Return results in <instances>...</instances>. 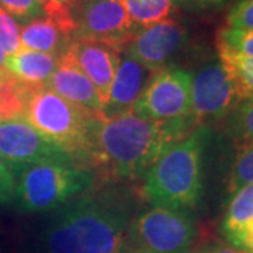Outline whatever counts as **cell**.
Listing matches in <instances>:
<instances>
[{"label": "cell", "instance_id": "ba28073f", "mask_svg": "<svg viewBox=\"0 0 253 253\" xmlns=\"http://www.w3.org/2000/svg\"><path fill=\"white\" fill-rule=\"evenodd\" d=\"M76 31L73 40L109 45L124 52L136 28L118 0H79L75 7Z\"/></svg>", "mask_w": 253, "mask_h": 253}, {"label": "cell", "instance_id": "83f0119b", "mask_svg": "<svg viewBox=\"0 0 253 253\" xmlns=\"http://www.w3.org/2000/svg\"><path fill=\"white\" fill-rule=\"evenodd\" d=\"M14 183H16L14 174L10 170L9 166L3 162V159L0 158V194L7 201L13 200Z\"/></svg>", "mask_w": 253, "mask_h": 253}, {"label": "cell", "instance_id": "e0dca14e", "mask_svg": "<svg viewBox=\"0 0 253 253\" xmlns=\"http://www.w3.org/2000/svg\"><path fill=\"white\" fill-rule=\"evenodd\" d=\"M20 40L23 48L45 54L61 55L71 44V38L51 18L41 16L20 27Z\"/></svg>", "mask_w": 253, "mask_h": 253}, {"label": "cell", "instance_id": "8992f818", "mask_svg": "<svg viewBox=\"0 0 253 253\" xmlns=\"http://www.w3.org/2000/svg\"><path fill=\"white\" fill-rule=\"evenodd\" d=\"M197 238L190 211L154 207L131 219L124 245L138 253H191Z\"/></svg>", "mask_w": 253, "mask_h": 253}, {"label": "cell", "instance_id": "1f68e13d", "mask_svg": "<svg viewBox=\"0 0 253 253\" xmlns=\"http://www.w3.org/2000/svg\"><path fill=\"white\" fill-rule=\"evenodd\" d=\"M44 1H46V0H40V3L42 4ZM58 1H63V3H69V4H78V1L79 0H58Z\"/></svg>", "mask_w": 253, "mask_h": 253}, {"label": "cell", "instance_id": "9c48e42d", "mask_svg": "<svg viewBox=\"0 0 253 253\" xmlns=\"http://www.w3.org/2000/svg\"><path fill=\"white\" fill-rule=\"evenodd\" d=\"M191 116L197 126L224 121L241 101L222 62L210 61L191 76Z\"/></svg>", "mask_w": 253, "mask_h": 253}, {"label": "cell", "instance_id": "8fae6325", "mask_svg": "<svg viewBox=\"0 0 253 253\" xmlns=\"http://www.w3.org/2000/svg\"><path fill=\"white\" fill-rule=\"evenodd\" d=\"M190 42L189 28L176 18H166L138 30L126 51L151 72L172 65Z\"/></svg>", "mask_w": 253, "mask_h": 253}, {"label": "cell", "instance_id": "f546056e", "mask_svg": "<svg viewBox=\"0 0 253 253\" xmlns=\"http://www.w3.org/2000/svg\"><path fill=\"white\" fill-rule=\"evenodd\" d=\"M0 72H6V55L0 49Z\"/></svg>", "mask_w": 253, "mask_h": 253}, {"label": "cell", "instance_id": "f1b7e54d", "mask_svg": "<svg viewBox=\"0 0 253 253\" xmlns=\"http://www.w3.org/2000/svg\"><path fill=\"white\" fill-rule=\"evenodd\" d=\"M191 253H249L242 249H238L235 246L224 242H210V244L200 246L199 249H194Z\"/></svg>", "mask_w": 253, "mask_h": 253}, {"label": "cell", "instance_id": "52a82bcc", "mask_svg": "<svg viewBox=\"0 0 253 253\" xmlns=\"http://www.w3.org/2000/svg\"><path fill=\"white\" fill-rule=\"evenodd\" d=\"M191 73L176 65L156 71L136 100L132 113L154 123H172L191 116Z\"/></svg>", "mask_w": 253, "mask_h": 253}, {"label": "cell", "instance_id": "7a4b0ae2", "mask_svg": "<svg viewBox=\"0 0 253 253\" xmlns=\"http://www.w3.org/2000/svg\"><path fill=\"white\" fill-rule=\"evenodd\" d=\"M129 204L117 191L84 193L56 208L40 235L44 253H120Z\"/></svg>", "mask_w": 253, "mask_h": 253}, {"label": "cell", "instance_id": "44dd1931", "mask_svg": "<svg viewBox=\"0 0 253 253\" xmlns=\"http://www.w3.org/2000/svg\"><path fill=\"white\" fill-rule=\"evenodd\" d=\"M235 83L239 100L253 99V58L234 54H218Z\"/></svg>", "mask_w": 253, "mask_h": 253}, {"label": "cell", "instance_id": "4316f807", "mask_svg": "<svg viewBox=\"0 0 253 253\" xmlns=\"http://www.w3.org/2000/svg\"><path fill=\"white\" fill-rule=\"evenodd\" d=\"M226 1L228 0H174V4L193 14H204L222 9Z\"/></svg>", "mask_w": 253, "mask_h": 253}, {"label": "cell", "instance_id": "6da1fadb", "mask_svg": "<svg viewBox=\"0 0 253 253\" xmlns=\"http://www.w3.org/2000/svg\"><path fill=\"white\" fill-rule=\"evenodd\" d=\"M197 128L193 116L172 123H154L131 111L93 118L89 131V166L110 179L144 177L170 146Z\"/></svg>", "mask_w": 253, "mask_h": 253}, {"label": "cell", "instance_id": "5bb4252c", "mask_svg": "<svg viewBox=\"0 0 253 253\" xmlns=\"http://www.w3.org/2000/svg\"><path fill=\"white\" fill-rule=\"evenodd\" d=\"M45 86L75 106L93 114H101L103 103L96 87L65 54L59 56L56 69Z\"/></svg>", "mask_w": 253, "mask_h": 253}, {"label": "cell", "instance_id": "5b68a950", "mask_svg": "<svg viewBox=\"0 0 253 253\" xmlns=\"http://www.w3.org/2000/svg\"><path fill=\"white\" fill-rule=\"evenodd\" d=\"M94 179L91 169L75 163H34L16 174L13 200L23 212L56 210L90 189Z\"/></svg>", "mask_w": 253, "mask_h": 253}, {"label": "cell", "instance_id": "9a60e30c", "mask_svg": "<svg viewBox=\"0 0 253 253\" xmlns=\"http://www.w3.org/2000/svg\"><path fill=\"white\" fill-rule=\"evenodd\" d=\"M221 234L229 245L253 253V183L231 196Z\"/></svg>", "mask_w": 253, "mask_h": 253}, {"label": "cell", "instance_id": "484cf974", "mask_svg": "<svg viewBox=\"0 0 253 253\" xmlns=\"http://www.w3.org/2000/svg\"><path fill=\"white\" fill-rule=\"evenodd\" d=\"M226 27L253 30V0H238L228 10Z\"/></svg>", "mask_w": 253, "mask_h": 253}, {"label": "cell", "instance_id": "d4e9b609", "mask_svg": "<svg viewBox=\"0 0 253 253\" xmlns=\"http://www.w3.org/2000/svg\"><path fill=\"white\" fill-rule=\"evenodd\" d=\"M0 7L23 24L42 16L40 0H0Z\"/></svg>", "mask_w": 253, "mask_h": 253}, {"label": "cell", "instance_id": "4fadbf2b", "mask_svg": "<svg viewBox=\"0 0 253 253\" xmlns=\"http://www.w3.org/2000/svg\"><path fill=\"white\" fill-rule=\"evenodd\" d=\"M152 75L154 72L148 71L126 51L121 52L117 72L114 75L107 100L103 104L101 116L109 118L131 111Z\"/></svg>", "mask_w": 253, "mask_h": 253}, {"label": "cell", "instance_id": "603a6c76", "mask_svg": "<svg viewBox=\"0 0 253 253\" xmlns=\"http://www.w3.org/2000/svg\"><path fill=\"white\" fill-rule=\"evenodd\" d=\"M253 183V145L241 149L235 163L232 166L229 181H228V194L234 196L239 189Z\"/></svg>", "mask_w": 253, "mask_h": 253}, {"label": "cell", "instance_id": "4dcf8cb0", "mask_svg": "<svg viewBox=\"0 0 253 253\" xmlns=\"http://www.w3.org/2000/svg\"><path fill=\"white\" fill-rule=\"evenodd\" d=\"M120 253H138V252H135V251H132L131 248H128V246H126V245H123V248H121V251H120Z\"/></svg>", "mask_w": 253, "mask_h": 253}, {"label": "cell", "instance_id": "2e32d148", "mask_svg": "<svg viewBox=\"0 0 253 253\" xmlns=\"http://www.w3.org/2000/svg\"><path fill=\"white\" fill-rule=\"evenodd\" d=\"M58 61L59 55L31 51L21 46L16 54L6 56V71L21 86L34 90L45 86L56 69Z\"/></svg>", "mask_w": 253, "mask_h": 253}, {"label": "cell", "instance_id": "ac0fdd59", "mask_svg": "<svg viewBox=\"0 0 253 253\" xmlns=\"http://www.w3.org/2000/svg\"><path fill=\"white\" fill-rule=\"evenodd\" d=\"M136 28H145L170 18L176 9L174 0H118Z\"/></svg>", "mask_w": 253, "mask_h": 253}, {"label": "cell", "instance_id": "30bf717a", "mask_svg": "<svg viewBox=\"0 0 253 253\" xmlns=\"http://www.w3.org/2000/svg\"><path fill=\"white\" fill-rule=\"evenodd\" d=\"M0 158L14 177L20 170L34 163H75L59 145L41 134L24 118L0 123Z\"/></svg>", "mask_w": 253, "mask_h": 253}, {"label": "cell", "instance_id": "ffe728a7", "mask_svg": "<svg viewBox=\"0 0 253 253\" xmlns=\"http://www.w3.org/2000/svg\"><path fill=\"white\" fill-rule=\"evenodd\" d=\"M228 135L238 151L253 145V99L241 100L224 120Z\"/></svg>", "mask_w": 253, "mask_h": 253}, {"label": "cell", "instance_id": "cb8c5ba5", "mask_svg": "<svg viewBox=\"0 0 253 253\" xmlns=\"http://www.w3.org/2000/svg\"><path fill=\"white\" fill-rule=\"evenodd\" d=\"M0 49L6 56L16 54L21 49L20 26L17 20L0 7Z\"/></svg>", "mask_w": 253, "mask_h": 253}, {"label": "cell", "instance_id": "3957f363", "mask_svg": "<svg viewBox=\"0 0 253 253\" xmlns=\"http://www.w3.org/2000/svg\"><path fill=\"white\" fill-rule=\"evenodd\" d=\"M210 129L197 126L170 146L144 176L145 197L155 207L190 211L203 196V155Z\"/></svg>", "mask_w": 253, "mask_h": 253}, {"label": "cell", "instance_id": "d6a6232c", "mask_svg": "<svg viewBox=\"0 0 253 253\" xmlns=\"http://www.w3.org/2000/svg\"><path fill=\"white\" fill-rule=\"evenodd\" d=\"M3 203H9V201H7V200L4 199V197H3V196L0 194V204H3Z\"/></svg>", "mask_w": 253, "mask_h": 253}, {"label": "cell", "instance_id": "277c9868", "mask_svg": "<svg viewBox=\"0 0 253 253\" xmlns=\"http://www.w3.org/2000/svg\"><path fill=\"white\" fill-rule=\"evenodd\" d=\"M93 114L69 103L49 87L30 90L24 120L46 138L59 145L73 162L89 166V131Z\"/></svg>", "mask_w": 253, "mask_h": 253}, {"label": "cell", "instance_id": "d6986e66", "mask_svg": "<svg viewBox=\"0 0 253 253\" xmlns=\"http://www.w3.org/2000/svg\"><path fill=\"white\" fill-rule=\"evenodd\" d=\"M30 89H26L10 76L0 72V123L24 118Z\"/></svg>", "mask_w": 253, "mask_h": 253}, {"label": "cell", "instance_id": "7c38bea8", "mask_svg": "<svg viewBox=\"0 0 253 253\" xmlns=\"http://www.w3.org/2000/svg\"><path fill=\"white\" fill-rule=\"evenodd\" d=\"M63 54L93 83L99 93L101 103L104 104L109 96L114 75L117 72L121 52L99 42L73 40Z\"/></svg>", "mask_w": 253, "mask_h": 253}, {"label": "cell", "instance_id": "7402d4cb", "mask_svg": "<svg viewBox=\"0 0 253 253\" xmlns=\"http://www.w3.org/2000/svg\"><path fill=\"white\" fill-rule=\"evenodd\" d=\"M218 54H234L253 58V30L222 27L217 33Z\"/></svg>", "mask_w": 253, "mask_h": 253}]
</instances>
